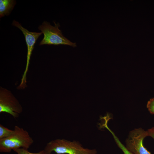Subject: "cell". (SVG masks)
<instances>
[{
	"instance_id": "cell-1",
	"label": "cell",
	"mask_w": 154,
	"mask_h": 154,
	"mask_svg": "<svg viewBox=\"0 0 154 154\" xmlns=\"http://www.w3.org/2000/svg\"><path fill=\"white\" fill-rule=\"evenodd\" d=\"M44 150L46 154L54 151L57 154H96L95 149L84 148L78 141H70L64 139H57L47 143Z\"/></svg>"
},
{
	"instance_id": "cell-2",
	"label": "cell",
	"mask_w": 154,
	"mask_h": 154,
	"mask_svg": "<svg viewBox=\"0 0 154 154\" xmlns=\"http://www.w3.org/2000/svg\"><path fill=\"white\" fill-rule=\"evenodd\" d=\"M14 133L10 136L0 139V152L9 153L19 148L28 149L34 141L29 133L22 128L15 125Z\"/></svg>"
},
{
	"instance_id": "cell-3",
	"label": "cell",
	"mask_w": 154,
	"mask_h": 154,
	"mask_svg": "<svg viewBox=\"0 0 154 154\" xmlns=\"http://www.w3.org/2000/svg\"><path fill=\"white\" fill-rule=\"evenodd\" d=\"M53 22L54 26L47 22L44 21L38 27V29L44 35V37L39 45H64L73 47L76 46V43L72 42L63 36L61 31L59 29L60 27L59 23L56 24L54 21Z\"/></svg>"
},
{
	"instance_id": "cell-4",
	"label": "cell",
	"mask_w": 154,
	"mask_h": 154,
	"mask_svg": "<svg viewBox=\"0 0 154 154\" xmlns=\"http://www.w3.org/2000/svg\"><path fill=\"white\" fill-rule=\"evenodd\" d=\"M12 25L18 28L22 32L25 37L27 48V60L26 66L22 76L21 82L19 87L20 89L25 88L27 83L26 75L30 63V60L34 46L38 37L42 34V33L31 32L23 27L18 22L14 20Z\"/></svg>"
},
{
	"instance_id": "cell-5",
	"label": "cell",
	"mask_w": 154,
	"mask_h": 154,
	"mask_svg": "<svg viewBox=\"0 0 154 154\" xmlns=\"http://www.w3.org/2000/svg\"><path fill=\"white\" fill-rule=\"evenodd\" d=\"M147 136V131L141 128L135 129L129 133L126 147L133 154H151L143 145V140Z\"/></svg>"
},
{
	"instance_id": "cell-6",
	"label": "cell",
	"mask_w": 154,
	"mask_h": 154,
	"mask_svg": "<svg viewBox=\"0 0 154 154\" xmlns=\"http://www.w3.org/2000/svg\"><path fill=\"white\" fill-rule=\"evenodd\" d=\"M22 111L21 105L13 95L6 89L1 88L0 113H8L16 118Z\"/></svg>"
},
{
	"instance_id": "cell-7",
	"label": "cell",
	"mask_w": 154,
	"mask_h": 154,
	"mask_svg": "<svg viewBox=\"0 0 154 154\" xmlns=\"http://www.w3.org/2000/svg\"><path fill=\"white\" fill-rule=\"evenodd\" d=\"M16 3L14 0H0V17L8 15L13 9Z\"/></svg>"
},
{
	"instance_id": "cell-8",
	"label": "cell",
	"mask_w": 154,
	"mask_h": 154,
	"mask_svg": "<svg viewBox=\"0 0 154 154\" xmlns=\"http://www.w3.org/2000/svg\"><path fill=\"white\" fill-rule=\"evenodd\" d=\"M107 122L103 123L102 126L106 128L112 133L118 146L121 149L124 154H133L129 151L124 145L120 141L119 139L115 135L114 133L108 127L107 125Z\"/></svg>"
},
{
	"instance_id": "cell-9",
	"label": "cell",
	"mask_w": 154,
	"mask_h": 154,
	"mask_svg": "<svg viewBox=\"0 0 154 154\" xmlns=\"http://www.w3.org/2000/svg\"><path fill=\"white\" fill-rule=\"evenodd\" d=\"M14 133V130L10 129L0 124V139L7 138Z\"/></svg>"
},
{
	"instance_id": "cell-10",
	"label": "cell",
	"mask_w": 154,
	"mask_h": 154,
	"mask_svg": "<svg viewBox=\"0 0 154 154\" xmlns=\"http://www.w3.org/2000/svg\"><path fill=\"white\" fill-rule=\"evenodd\" d=\"M13 150L17 154H46L44 149L37 153L30 152L28 151V149L23 148H19Z\"/></svg>"
},
{
	"instance_id": "cell-11",
	"label": "cell",
	"mask_w": 154,
	"mask_h": 154,
	"mask_svg": "<svg viewBox=\"0 0 154 154\" xmlns=\"http://www.w3.org/2000/svg\"><path fill=\"white\" fill-rule=\"evenodd\" d=\"M147 108L151 114H154V98L150 99L147 102Z\"/></svg>"
},
{
	"instance_id": "cell-12",
	"label": "cell",
	"mask_w": 154,
	"mask_h": 154,
	"mask_svg": "<svg viewBox=\"0 0 154 154\" xmlns=\"http://www.w3.org/2000/svg\"><path fill=\"white\" fill-rule=\"evenodd\" d=\"M147 131L148 136H150L154 139V127H153Z\"/></svg>"
}]
</instances>
